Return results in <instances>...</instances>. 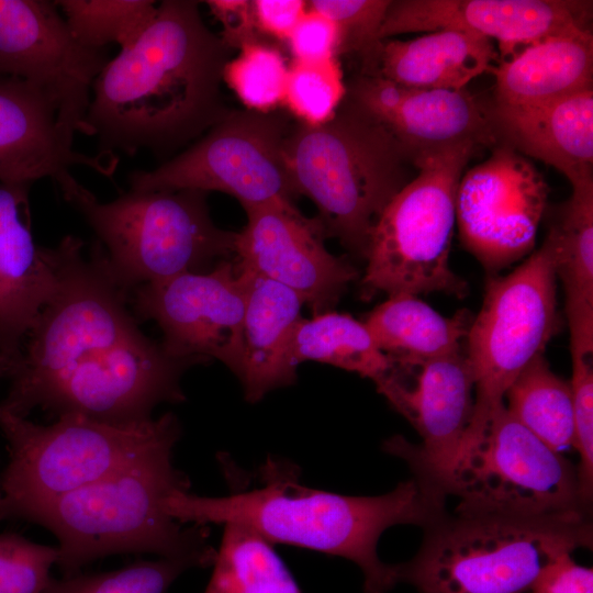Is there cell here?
<instances>
[{"label":"cell","instance_id":"cell-1","mask_svg":"<svg viewBox=\"0 0 593 593\" xmlns=\"http://www.w3.org/2000/svg\"><path fill=\"white\" fill-rule=\"evenodd\" d=\"M53 248L56 288L4 377L0 406L20 417L38 409L131 425L152 419L160 403L183 402L181 377L200 362L142 332L102 245L96 240L85 257L83 242L67 235Z\"/></svg>","mask_w":593,"mask_h":593},{"label":"cell","instance_id":"cell-2","mask_svg":"<svg viewBox=\"0 0 593 593\" xmlns=\"http://www.w3.org/2000/svg\"><path fill=\"white\" fill-rule=\"evenodd\" d=\"M230 53L198 1H161L138 38L97 76L83 133L105 156L178 148L230 111L221 91Z\"/></svg>","mask_w":593,"mask_h":593},{"label":"cell","instance_id":"cell-3","mask_svg":"<svg viewBox=\"0 0 593 593\" xmlns=\"http://www.w3.org/2000/svg\"><path fill=\"white\" fill-rule=\"evenodd\" d=\"M377 496H350L312 489L300 481L299 467L269 456L259 468V485L220 497L181 492L168 513L181 524L235 523L268 541L338 556L363 574V593H390L398 583L394 564L378 556V541L389 527L427 526L446 511V493L427 473Z\"/></svg>","mask_w":593,"mask_h":593},{"label":"cell","instance_id":"cell-4","mask_svg":"<svg viewBox=\"0 0 593 593\" xmlns=\"http://www.w3.org/2000/svg\"><path fill=\"white\" fill-rule=\"evenodd\" d=\"M175 446H165L115 472L23 511L24 519L59 541L56 566L65 577L116 553L200 557L214 561L208 525L183 527L168 513L172 496L189 492V478L175 467Z\"/></svg>","mask_w":593,"mask_h":593},{"label":"cell","instance_id":"cell-5","mask_svg":"<svg viewBox=\"0 0 593 593\" xmlns=\"http://www.w3.org/2000/svg\"><path fill=\"white\" fill-rule=\"evenodd\" d=\"M417 553L394 564L419 593H528L549 563L591 548V513L452 514L424 528Z\"/></svg>","mask_w":593,"mask_h":593},{"label":"cell","instance_id":"cell-6","mask_svg":"<svg viewBox=\"0 0 593 593\" xmlns=\"http://www.w3.org/2000/svg\"><path fill=\"white\" fill-rule=\"evenodd\" d=\"M283 154L295 194L315 203L325 237L365 258L382 211L409 182L407 153L346 94L328 121L291 128Z\"/></svg>","mask_w":593,"mask_h":593},{"label":"cell","instance_id":"cell-7","mask_svg":"<svg viewBox=\"0 0 593 593\" xmlns=\"http://www.w3.org/2000/svg\"><path fill=\"white\" fill-rule=\"evenodd\" d=\"M54 181L94 231L111 275L130 292L180 273L205 271L234 255L236 232L214 224L204 191L131 190L100 202L69 171Z\"/></svg>","mask_w":593,"mask_h":593},{"label":"cell","instance_id":"cell-8","mask_svg":"<svg viewBox=\"0 0 593 593\" xmlns=\"http://www.w3.org/2000/svg\"><path fill=\"white\" fill-rule=\"evenodd\" d=\"M9 460L1 473L0 521L18 519L30 506L93 483L165 446L181 427L172 413L115 425L65 415L40 425L0 406Z\"/></svg>","mask_w":593,"mask_h":593},{"label":"cell","instance_id":"cell-9","mask_svg":"<svg viewBox=\"0 0 593 593\" xmlns=\"http://www.w3.org/2000/svg\"><path fill=\"white\" fill-rule=\"evenodd\" d=\"M478 146L457 144L414 160L417 175L387 204L368 245L361 296L444 292L463 298L467 282L449 265L459 180Z\"/></svg>","mask_w":593,"mask_h":593},{"label":"cell","instance_id":"cell-10","mask_svg":"<svg viewBox=\"0 0 593 593\" xmlns=\"http://www.w3.org/2000/svg\"><path fill=\"white\" fill-rule=\"evenodd\" d=\"M459 499L461 514L556 515L588 512L577 467L505 409L471 419L448 465L434 478Z\"/></svg>","mask_w":593,"mask_h":593},{"label":"cell","instance_id":"cell-11","mask_svg":"<svg viewBox=\"0 0 593 593\" xmlns=\"http://www.w3.org/2000/svg\"><path fill=\"white\" fill-rule=\"evenodd\" d=\"M556 243L549 231L541 246L505 276H491L466 338L474 380L472 418L504 403L512 382L544 355L558 327Z\"/></svg>","mask_w":593,"mask_h":593},{"label":"cell","instance_id":"cell-12","mask_svg":"<svg viewBox=\"0 0 593 593\" xmlns=\"http://www.w3.org/2000/svg\"><path fill=\"white\" fill-rule=\"evenodd\" d=\"M287 118L272 111L231 110L181 154L153 170L130 174L131 190L220 191L242 206L296 198L284 159Z\"/></svg>","mask_w":593,"mask_h":593},{"label":"cell","instance_id":"cell-13","mask_svg":"<svg viewBox=\"0 0 593 593\" xmlns=\"http://www.w3.org/2000/svg\"><path fill=\"white\" fill-rule=\"evenodd\" d=\"M247 286V271L235 259H223L209 271L142 284L131 292L130 304L137 321L158 324L170 355L200 363L217 359L238 378Z\"/></svg>","mask_w":593,"mask_h":593},{"label":"cell","instance_id":"cell-14","mask_svg":"<svg viewBox=\"0 0 593 593\" xmlns=\"http://www.w3.org/2000/svg\"><path fill=\"white\" fill-rule=\"evenodd\" d=\"M549 187L522 154L504 144L461 176L456 224L462 246L495 276L534 251Z\"/></svg>","mask_w":593,"mask_h":593},{"label":"cell","instance_id":"cell-15","mask_svg":"<svg viewBox=\"0 0 593 593\" xmlns=\"http://www.w3.org/2000/svg\"><path fill=\"white\" fill-rule=\"evenodd\" d=\"M107 63L104 49L75 38L55 1L0 0V77L42 89L74 137L85 132L92 85Z\"/></svg>","mask_w":593,"mask_h":593},{"label":"cell","instance_id":"cell-16","mask_svg":"<svg viewBox=\"0 0 593 593\" xmlns=\"http://www.w3.org/2000/svg\"><path fill=\"white\" fill-rule=\"evenodd\" d=\"M243 209L247 224L236 232L237 264L295 292L313 315L332 311L358 271L326 249L318 220L291 201Z\"/></svg>","mask_w":593,"mask_h":593},{"label":"cell","instance_id":"cell-17","mask_svg":"<svg viewBox=\"0 0 593 593\" xmlns=\"http://www.w3.org/2000/svg\"><path fill=\"white\" fill-rule=\"evenodd\" d=\"M592 1L579 0H395L378 40L457 30L499 42L505 58L538 40L575 26H589Z\"/></svg>","mask_w":593,"mask_h":593},{"label":"cell","instance_id":"cell-18","mask_svg":"<svg viewBox=\"0 0 593 593\" xmlns=\"http://www.w3.org/2000/svg\"><path fill=\"white\" fill-rule=\"evenodd\" d=\"M346 94L396 139L413 164L421 155L457 144H499L490 105L467 89L410 88L361 74Z\"/></svg>","mask_w":593,"mask_h":593},{"label":"cell","instance_id":"cell-19","mask_svg":"<svg viewBox=\"0 0 593 593\" xmlns=\"http://www.w3.org/2000/svg\"><path fill=\"white\" fill-rule=\"evenodd\" d=\"M416 370L383 395L414 426L422 445L394 436L384 441L383 449L434 479L452 458L471 422L474 380L462 350Z\"/></svg>","mask_w":593,"mask_h":593},{"label":"cell","instance_id":"cell-20","mask_svg":"<svg viewBox=\"0 0 593 593\" xmlns=\"http://www.w3.org/2000/svg\"><path fill=\"white\" fill-rule=\"evenodd\" d=\"M30 187L0 182V380L57 282L54 248L36 245L32 235Z\"/></svg>","mask_w":593,"mask_h":593},{"label":"cell","instance_id":"cell-21","mask_svg":"<svg viewBox=\"0 0 593 593\" xmlns=\"http://www.w3.org/2000/svg\"><path fill=\"white\" fill-rule=\"evenodd\" d=\"M72 166L111 177L115 156H88L74 149V136L60 124L53 100L38 87L0 77V182L55 180Z\"/></svg>","mask_w":593,"mask_h":593},{"label":"cell","instance_id":"cell-22","mask_svg":"<svg viewBox=\"0 0 593 593\" xmlns=\"http://www.w3.org/2000/svg\"><path fill=\"white\" fill-rule=\"evenodd\" d=\"M490 115L499 143L556 168L572 187L593 181V89L536 104L493 102Z\"/></svg>","mask_w":593,"mask_h":593},{"label":"cell","instance_id":"cell-23","mask_svg":"<svg viewBox=\"0 0 593 593\" xmlns=\"http://www.w3.org/2000/svg\"><path fill=\"white\" fill-rule=\"evenodd\" d=\"M495 61L499 55L492 40L439 30L407 41H380L362 74L410 88L462 90L491 71Z\"/></svg>","mask_w":593,"mask_h":593},{"label":"cell","instance_id":"cell-24","mask_svg":"<svg viewBox=\"0 0 593 593\" xmlns=\"http://www.w3.org/2000/svg\"><path fill=\"white\" fill-rule=\"evenodd\" d=\"M245 270L248 286L243 324V365L238 379L246 401L256 403L268 392L293 384L296 380L291 344L304 303L289 288Z\"/></svg>","mask_w":593,"mask_h":593},{"label":"cell","instance_id":"cell-25","mask_svg":"<svg viewBox=\"0 0 593 593\" xmlns=\"http://www.w3.org/2000/svg\"><path fill=\"white\" fill-rule=\"evenodd\" d=\"M497 103H544L593 89V36L575 26L500 58L491 69Z\"/></svg>","mask_w":593,"mask_h":593},{"label":"cell","instance_id":"cell-26","mask_svg":"<svg viewBox=\"0 0 593 593\" xmlns=\"http://www.w3.org/2000/svg\"><path fill=\"white\" fill-rule=\"evenodd\" d=\"M472 318L466 310L447 317L415 295H395L376 306L363 323L378 347L411 373L462 350Z\"/></svg>","mask_w":593,"mask_h":593},{"label":"cell","instance_id":"cell-27","mask_svg":"<svg viewBox=\"0 0 593 593\" xmlns=\"http://www.w3.org/2000/svg\"><path fill=\"white\" fill-rule=\"evenodd\" d=\"M549 231L566 294L570 353L593 355V181L572 187Z\"/></svg>","mask_w":593,"mask_h":593},{"label":"cell","instance_id":"cell-28","mask_svg":"<svg viewBox=\"0 0 593 593\" xmlns=\"http://www.w3.org/2000/svg\"><path fill=\"white\" fill-rule=\"evenodd\" d=\"M291 357L296 367L312 360L358 373L372 380L378 391L401 372L378 347L363 322L335 311L300 320Z\"/></svg>","mask_w":593,"mask_h":593},{"label":"cell","instance_id":"cell-29","mask_svg":"<svg viewBox=\"0 0 593 593\" xmlns=\"http://www.w3.org/2000/svg\"><path fill=\"white\" fill-rule=\"evenodd\" d=\"M507 412L550 449L573 447L574 418L570 383L556 374L544 355L536 357L504 395Z\"/></svg>","mask_w":593,"mask_h":593},{"label":"cell","instance_id":"cell-30","mask_svg":"<svg viewBox=\"0 0 593 593\" xmlns=\"http://www.w3.org/2000/svg\"><path fill=\"white\" fill-rule=\"evenodd\" d=\"M223 526L204 593H302L270 541L239 524Z\"/></svg>","mask_w":593,"mask_h":593},{"label":"cell","instance_id":"cell-31","mask_svg":"<svg viewBox=\"0 0 593 593\" xmlns=\"http://www.w3.org/2000/svg\"><path fill=\"white\" fill-rule=\"evenodd\" d=\"M66 23L82 45L104 49L115 43L132 45L156 14L152 0H61L55 1Z\"/></svg>","mask_w":593,"mask_h":593},{"label":"cell","instance_id":"cell-32","mask_svg":"<svg viewBox=\"0 0 593 593\" xmlns=\"http://www.w3.org/2000/svg\"><path fill=\"white\" fill-rule=\"evenodd\" d=\"M212 564L200 557L139 560L113 571L52 578L43 593H167L184 571Z\"/></svg>","mask_w":593,"mask_h":593},{"label":"cell","instance_id":"cell-33","mask_svg":"<svg viewBox=\"0 0 593 593\" xmlns=\"http://www.w3.org/2000/svg\"><path fill=\"white\" fill-rule=\"evenodd\" d=\"M289 66L282 53L265 42L243 46L223 70V81L248 110L272 112L283 103Z\"/></svg>","mask_w":593,"mask_h":593},{"label":"cell","instance_id":"cell-34","mask_svg":"<svg viewBox=\"0 0 593 593\" xmlns=\"http://www.w3.org/2000/svg\"><path fill=\"white\" fill-rule=\"evenodd\" d=\"M338 57L322 61L293 60L289 66L283 104L306 125L328 121L346 96Z\"/></svg>","mask_w":593,"mask_h":593},{"label":"cell","instance_id":"cell-35","mask_svg":"<svg viewBox=\"0 0 593 593\" xmlns=\"http://www.w3.org/2000/svg\"><path fill=\"white\" fill-rule=\"evenodd\" d=\"M391 0H312L307 10L331 20L338 29L339 54L359 53L363 66L378 44V34Z\"/></svg>","mask_w":593,"mask_h":593},{"label":"cell","instance_id":"cell-36","mask_svg":"<svg viewBox=\"0 0 593 593\" xmlns=\"http://www.w3.org/2000/svg\"><path fill=\"white\" fill-rule=\"evenodd\" d=\"M57 560L58 547L15 533L0 534V593H43Z\"/></svg>","mask_w":593,"mask_h":593},{"label":"cell","instance_id":"cell-37","mask_svg":"<svg viewBox=\"0 0 593 593\" xmlns=\"http://www.w3.org/2000/svg\"><path fill=\"white\" fill-rule=\"evenodd\" d=\"M593 355L571 354L570 388L573 402V448L580 456L577 467L583 503L591 507L593 490Z\"/></svg>","mask_w":593,"mask_h":593},{"label":"cell","instance_id":"cell-38","mask_svg":"<svg viewBox=\"0 0 593 593\" xmlns=\"http://www.w3.org/2000/svg\"><path fill=\"white\" fill-rule=\"evenodd\" d=\"M294 57L300 61H322L338 57L339 33L327 18L306 11L287 40Z\"/></svg>","mask_w":593,"mask_h":593},{"label":"cell","instance_id":"cell-39","mask_svg":"<svg viewBox=\"0 0 593 593\" xmlns=\"http://www.w3.org/2000/svg\"><path fill=\"white\" fill-rule=\"evenodd\" d=\"M205 3L221 23L220 37L230 49L261 42L250 0H209Z\"/></svg>","mask_w":593,"mask_h":593},{"label":"cell","instance_id":"cell-40","mask_svg":"<svg viewBox=\"0 0 593 593\" xmlns=\"http://www.w3.org/2000/svg\"><path fill=\"white\" fill-rule=\"evenodd\" d=\"M528 593H593V570L563 555L542 569Z\"/></svg>","mask_w":593,"mask_h":593},{"label":"cell","instance_id":"cell-41","mask_svg":"<svg viewBox=\"0 0 593 593\" xmlns=\"http://www.w3.org/2000/svg\"><path fill=\"white\" fill-rule=\"evenodd\" d=\"M251 4L260 34L284 42L307 11L303 0H254Z\"/></svg>","mask_w":593,"mask_h":593},{"label":"cell","instance_id":"cell-42","mask_svg":"<svg viewBox=\"0 0 593 593\" xmlns=\"http://www.w3.org/2000/svg\"><path fill=\"white\" fill-rule=\"evenodd\" d=\"M0 500H1V474H0Z\"/></svg>","mask_w":593,"mask_h":593}]
</instances>
